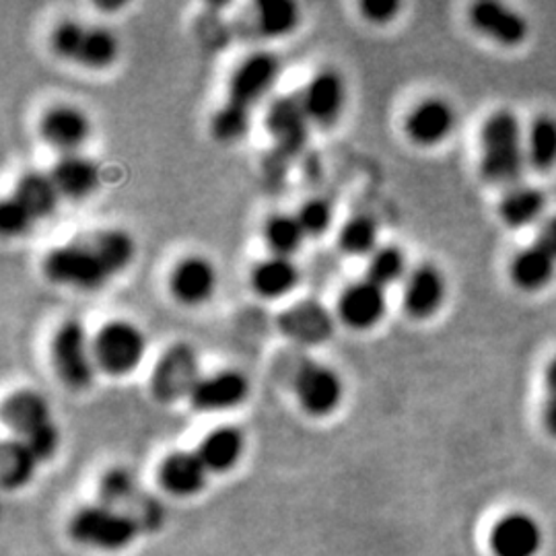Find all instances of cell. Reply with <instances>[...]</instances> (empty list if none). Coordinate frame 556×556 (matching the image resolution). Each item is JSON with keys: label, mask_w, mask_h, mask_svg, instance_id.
Here are the masks:
<instances>
[{"label": "cell", "mask_w": 556, "mask_h": 556, "mask_svg": "<svg viewBox=\"0 0 556 556\" xmlns=\"http://www.w3.org/2000/svg\"><path fill=\"white\" fill-rule=\"evenodd\" d=\"M528 151L523 149L521 124L514 112H495L482 126L480 172L497 186H517Z\"/></svg>", "instance_id": "1"}, {"label": "cell", "mask_w": 556, "mask_h": 556, "mask_svg": "<svg viewBox=\"0 0 556 556\" xmlns=\"http://www.w3.org/2000/svg\"><path fill=\"white\" fill-rule=\"evenodd\" d=\"M50 46L59 59L91 71L110 68L119 56V41L112 29L75 20L60 21L50 34Z\"/></svg>", "instance_id": "2"}, {"label": "cell", "mask_w": 556, "mask_h": 556, "mask_svg": "<svg viewBox=\"0 0 556 556\" xmlns=\"http://www.w3.org/2000/svg\"><path fill=\"white\" fill-rule=\"evenodd\" d=\"M41 270L50 282L79 291H98L112 278L91 239L50 250L41 262Z\"/></svg>", "instance_id": "3"}, {"label": "cell", "mask_w": 556, "mask_h": 556, "mask_svg": "<svg viewBox=\"0 0 556 556\" xmlns=\"http://www.w3.org/2000/svg\"><path fill=\"white\" fill-rule=\"evenodd\" d=\"M50 363L56 378L71 390H87L96 378L93 344L79 319H64L50 340Z\"/></svg>", "instance_id": "4"}, {"label": "cell", "mask_w": 556, "mask_h": 556, "mask_svg": "<svg viewBox=\"0 0 556 556\" xmlns=\"http://www.w3.org/2000/svg\"><path fill=\"white\" fill-rule=\"evenodd\" d=\"M96 365L112 378L137 371L147 353V338L137 324L128 319H110L91 338Z\"/></svg>", "instance_id": "5"}, {"label": "cell", "mask_w": 556, "mask_h": 556, "mask_svg": "<svg viewBox=\"0 0 556 556\" xmlns=\"http://www.w3.org/2000/svg\"><path fill=\"white\" fill-rule=\"evenodd\" d=\"M200 378L197 351L188 342H176L161 353L149 379V390L161 404L190 397Z\"/></svg>", "instance_id": "6"}, {"label": "cell", "mask_w": 556, "mask_h": 556, "mask_svg": "<svg viewBox=\"0 0 556 556\" xmlns=\"http://www.w3.org/2000/svg\"><path fill=\"white\" fill-rule=\"evenodd\" d=\"M139 526L132 516L119 514L114 507H87L79 511L71 532L85 546H93L101 551H119L128 546L139 534Z\"/></svg>", "instance_id": "7"}, {"label": "cell", "mask_w": 556, "mask_h": 556, "mask_svg": "<svg viewBox=\"0 0 556 556\" xmlns=\"http://www.w3.org/2000/svg\"><path fill=\"white\" fill-rule=\"evenodd\" d=\"M293 388L299 406L309 417L332 415L340 406L344 394V386L337 369L318 361H303L299 365L298 374L293 378Z\"/></svg>", "instance_id": "8"}, {"label": "cell", "mask_w": 556, "mask_h": 556, "mask_svg": "<svg viewBox=\"0 0 556 556\" xmlns=\"http://www.w3.org/2000/svg\"><path fill=\"white\" fill-rule=\"evenodd\" d=\"M280 62L275 54L268 52H256L252 56L239 62L238 68L233 71L229 87H227V101L229 105L250 112L275 85Z\"/></svg>", "instance_id": "9"}, {"label": "cell", "mask_w": 556, "mask_h": 556, "mask_svg": "<svg viewBox=\"0 0 556 556\" xmlns=\"http://www.w3.org/2000/svg\"><path fill=\"white\" fill-rule=\"evenodd\" d=\"M388 298L386 289L369 282L367 278L349 285L337 303V316L340 321L357 332L376 328L386 316Z\"/></svg>", "instance_id": "10"}, {"label": "cell", "mask_w": 556, "mask_h": 556, "mask_svg": "<svg viewBox=\"0 0 556 556\" xmlns=\"http://www.w3.org/2000/svg\"><path fill=\"white\" fill-rule=\"evenodd\" d=\"M40 137L64 155L79 153L91 137V119L77 105L56 103L41 114Z\"/></svg>", "instance_id": "11"}, {"label": "cell", "mask_w": 556, "mask_h": 556, "mask_svg": "<svg viewBox=\"0 0 556 556\" xmlns=\"http://www.w3.org/2000/svg\"><path fill=\"white\" fill-rule=\"evenodd\" d=\"M309 118L301 103V98L282 96L266 110V130L275 140L278 151L287 155H298L309 137Z\"/></svg>", "instance_id": "12"}, {"label": "cell", "mask_w": 556, "mask_h": 556, "mask_svg": "<svg viewBox=\"0 0 556 556\" xmlns=\"http://www.w3.org/2000/svg\"><path fill=\"white\" fill-rule=\"evenodd\" d=\"M278 330L293 342L314 346L334 334V318L319 301L303 299L280 314Z\"/></svg>", "instance_id": "13"}, {"label": "cell", "mask_w": 556, "mask_h": 556, "mask_svg": "<svg viewBox=\"0 0 556 556\" xmlns=\"http://www.w3.org/2000/svg\"><path fill=\"white\" fill-rule=\"evenodd\" d=\"M217 268L211 260L202 256H186L169 273L172 295L188 307H197L213 298L217 291Z\"/></svg>", "instance_id": "14"}, {"label": "cell", "mask_w": 556, "mask_h": 556, "mask_svg": "<svg viewBox=\"0 0 556 556\" xmlns=\"http://www.w3.org/2000/svg\"><path fill=\"white\" fill-rule=\"evenodd\" d=\"M250 394V381L238 369H220L202 376L190 394V404L200 413H219L239 406Z\"/></svg>", "instance_id": "15"}, {"label": "cell", "mask_w": 556, "mask_h": 556, "mask_svg": "<svg viewBox=\"0 0 556 556\" xmlns=\"http://www.w3.org/2000/svg\"><path fill=\"white\" fill-rule=\"evenodd\" d=\"M344 80L332 68L316 73L301 93L307 118L318 126H332L344 110Z\"/></svg>", "instance_id": "16"}, {"label": "cell", "mask_w": 556, "mask_h": 556, "mask_svg": "<svg viewBox=\"0 0 556 556\" xmlns=\"http://www.w3.org/2000/svg\"><path fill=\"white\" fill-rule=\"evenodd\" d=\"M456 110L450 101L431 98L420 101L406 116V137L420 147H433L447 139L456 128Z\"/></svg>", "instance_id": "17"}, {"label": "cell", "mask_w": 556, "mask_h": 556, "mask_svg": "<svg viewBox=\"0 0 556 556\" xmlns=\"http://www.w3.org/2000/svg\"><path fill=\"white\" fill-rule=\"evenodd\" d=\"M445 278L438 266L420 264L404 280L402 303L410 318L427 319L435 316L445 301Z\"/></svg>", "instance_id": "18"}, {"label": "cell", "mask_w": 556, "mask_h": 556, "mask_svg": "<svg viewBox=\"0 0 556 556\" xmlns=\"http://www.w3.org/2000/svg\"><path fill=\"white\" fill-rule=\"evenodd\" d=\"M470 23L482 36L503 46H517L528 38V21L507 4L484 0L470 9Z\"/></svg>", "instance_id": "19"}, {"label": "cell", "mask_w": 556, "mask_h": 556, "mask_svg": "<svg viewBox=\"0 0 556 556\" xmlns=\"http://www.w3.org/2000/svg\"><path fill=\"white\" fill-rule=\"evenodd\" d=\"M491 548L497 556H536L542 548V528L528 514H509L493 528Z\"/></svg>", "instance_id": "20"}, {"label": "cell", "mask_w": 556, "mask_h": 556, "mask_svg": "<svg viewBox=\"0 0 556 556\" xmlns=\"http://www.w3.org/2000/svg\"><path fill=\"white\" fill-rule=\"evenodd\" d=\"M50 176L54 179L62 199H89L101 186L100 165L80 153L62 155L54 163Z\"/></svg>", "instance_id": "21"}, {"label": "cell", "mask_w": 556, "mask_h": 556, "mask_svg": "<svg viewBox=\"0 0 556 556\" xmlns=\"http://www.w3.org/2000/svg\"><path fill=\"white\" fill-rule=\"evenodd\" d=\"M208 470L194 452H174L161 462V486L176 497H192L206 484Z\"/></svg>", "instance_id": "22"}, {"label": "cell", "mask_w": 556, "mask_h": 556, "mask_svg": "<svg viewBox=\"0 0 556 556\" xmlns=\"http://www.w3.org/2000/svg\"><path fill=\"white\" fill-rule=\"evenodd\" d=\"M2 420L15 435L25 439L52 422V415L41 394L34 390H17L2 402Z\"/></svg>", "instance_id": "23"}, {"label": "cell", "mask_w": 556, "mask_h": 556, "mask_svg": "<svg viewBox=\"0 0 556 556\" xmlns=\"http://www.w3.org/2000/svg\"><path fill=\"white\" fill-rule=\"evenodd\" d=\"M13 199L20 202L34 220H41L56 213L62 197L50 174L25 172L15 184Z\"/></svg>", "instance_id": "24"}, {"label": "cell", "mask_w": 556, "mask_h": 556, "mask_svg": "<svg viewBox=\"0 0 556 556\" xmlns=\"http://www.w3.org/2000/svg\"><path fill=\"white\" fill-rule=\"evenodd\" d=\"M250 285L258 298H285L299 285L298 266L293 260L280 256L260 260L250 275Z\"/></svg>", "instance_id": "25"}, {"label": "cell", "mask_w": 556, "mask_h": 556, "mask_svg": "<svg viewBox=\"0 0 556 556\" xmlns=\"http://www.w3.org/2000/svg\"><path fill=\"white\" fill-rule=\"evenodd\" d=\"M197 454L208 472H227L243 456V435L236 427H219L200 441Z\"/></svg>", "instance_id": "26"}, {"label": "cell", "mask_w": 556, "mask_h": 556, "mask_svg": "<svg viewBox=\"0 0 556 556\" xmlns=\"http://www.w3.org/2000/svg\"><path fill=\"white\" fill-rule=\"evenodd\" d=\"M556 273V258L536 241L521 250L511 264V278L523 291L544 289Z\"/></svg>", "instance_id": "27"}, {"label": "cell", "mask_w": 556, "mask_h": 556, "mask_svg": "<svg viewBox=\"0 0 556 556\" xmlns=\"http://www.w3.org/2000/svg\"><path fill=\"white\" fill-rule=\"evenodd\" d=\"M38 466V457L21 439H7L0 447V480L4 489H20L27 484Z\"/></svg>", "instance_id": "28"}, {"label": "cell", "mask_w": 556, "mask_h": 556, "mask_svg": "<svg viewBox=\"0 0 556 556\" xmlns=\"http://www.w3.org/2000/svg\"><path fill=\"white\" fill-rule=\"evenodd\" d=\"M544 206L546 197L538 188L517 184L509 188L505 199L501 200V217L511 227H526L538 220Z\"/></svg>", "instance_id": "29"}, {"label": "cell", "mask_w": 556, "mask_h": 556, "mask_svg": "<svg viewBox=\"0 0 556 556\" xmlns=\"http://www.w3.org/2000/svg\"><path fill=\"white\" fill-rule=\"evenodd\" d=\"M262 238L266 241L268 250L273 252V256L291 258L295 252L301 250V245H303L307 236H305V231L299 223L298 215L277 213L264 223Z\"/></svg>", "instance_id": "30"}, {"label": "cell", "mask_w": 556, "mask_h": 556, "mask_svg": "<svg viewBox=\"0 0 556 556\" xmlns=\"http://www.w3.org/2000/svg\"><path fill=\"white\" fill-rule=\"evenodd\" d=\"M301 13L291 0H260L256 4V27L264 38H285L298 29Z\"/></svg>", "instance_id": "31"}, {"label": "cell", "mask_w": 556, "mask_h": 556, "mask_svg": "<svg viewBox=\"0 0 556 556\" xmlns=\"http://www.w3.org/2000/svg\"><path fill=\"white\" fill-rule=\"evenodd\" d=\"M91 243L96 245L98 254L112 277H118L119 273H124L137 256V243L124 229L98 231L91 238Z\"/></svg>", "instance_id": "32"}, {"label": "cell", "mask_w": 556, "mask_h": 556, "mask_svg": "<svg viewBox=\"0 0 556 556\" xmlns=\"http://www.w3.org/2000/svg\"><path fill=\"white\" fill-rule=\"evenodd\" d=\"M378 223L367 215H355L338 231V248L349 256H371L378 250Z\"/></svg>", "instance_id": "33"}, {"label": "cell", "mask_w": 556, "mask_h": 556, "mask_svg": "<svg viewBox=\"0 0 556 556\" xmlns=\"http://www.w3.org/2000/svg\"><path fill=\"white\" fill-rule=\"evenodd\" d=\"M528 161L538 172H548L556 165V119L551 116L538 118L526 142Z\"/></svg>", "instance_id": "34"}, {"label": "cell", "mask_w": 556, "mask_h": 556, "mask_svg": "<svg viewBox=\"0 0 556 556\" xmlns=\"http://www.w3.org/2000/svg\"><path fill=\"white\" fill-rule=\"evenodd\" d=\"M404 277H408L406 275V256L397 245H383L371 254L369 264H367V273H365V278L369 282L378 285L381 289H388Z\"/></svg>", "instance_id": "35"}, {"label": "cell", "mask_w": 556, "mask_h": 556, "mask_svg": "<svg viewBox=\"0 0 556 556\" xmlns=\"http://www.w3.org/2000/svg\"><path fill=\"white\" fill-rule=\"evenodd\" d=\"M250 119H252L250 112H243L229 103H223L219 110L211 116V135H213V139L219 140L223 144L238 142L248 135Z\"/></svg>", "instance_id": "36"}, {"label": "cell", "mask_w": 556, "mask_h": 556, "mask_svg": "<svg viewBox=\"0 0 556 556\" xmlns=\"http://www.w3.org/2000/svg\"><path fill=\"white\" fill-rule=\"evenodd\" d=\"M100 497L105 507H116L122 503H128L137 497V480L128 470L114 468L101 478Z\"/></svg>", "instance_id": "37"}, {"label": "cell", "mask_w": 556, "mask_h": 556, "mask_svg": "<svg viewBox=\"0 0 556 556\" xmlns=\"http://www.w3.org/2000/svg\"><path fill=\"white\" fill-rule=\"evenodd\" d=\"M298 219L307 238H321L332 225V206L324 199H309L301 204Z\"/></svg>", "instance_id": "38"}, {"label": "cell", "mask_w": 556, "mask_h": 556, "mask_svg": "<svg viewBox=\"0 0 556 556\" xmlns=\"http://www.w3.org/2000/svg\"><path fill=\"white\" fill-rule=\"evenodd\" d=\"M34 217L13 197L0 204V231L9 238H20L34 225Z\"/></svg>", "instance_id": "39"}, {"label": "cell", "mask_w": 556, "mask_h": 556, "mask_svg": "<svg viewBox=\"0 0 556 556\" xmlns=\"http://www.w3.org/2000/svg\"><path fill=\"white\" fill-rule=\"evenodd\" d=\"M27 443V447L34 452V456L38 457V462H46L59 452L60 433L56 422H48L43 425L38 431H34L31 435L21 439Z\"/></svg>", "instance_id": "40"}, {"label": "cell", "mask_w": 556, "mask_h": 556, "mask_svg": "<svg viewBox=\"0 0 556 556\" xmlns=\"http://www.w3.org/2000/svg\"><path fill=\"white\" fill-rule=\"evenodd\" d=\"M361 15L374 25H386L394 21L400 13V2L396 0H365L361 2Z\"/></svg>", "instance_id": "41"}, {"label": "cell", "mask_w": 556, "mask_h": 556, "mask_svg": "<svg viewBox=\"0 0 556 556\" xmlns=\"http://www.w3.org/2000/svg\"><path fill=\"white\" fill-rule=\"evenodd\" d=\"M544 427L556 439V357L546 369V396H544Z\"/></svg>", "instance_id": "42"}, {"label": "cell", "mask_w": 556, "mask_h": 556, "mask_svg": "<svg viewBox=\"0 0 556 556\" xmlns=\"http://www.w3.org/2000/svg\"><path fill=\"white\" fill-rule=\"evenodd\" d=\"M538 245H542L546 252H551L556 258V217L546 220L540 229L536 238Z\"/></svg>", "instance_id": "43"}]
</instances>
